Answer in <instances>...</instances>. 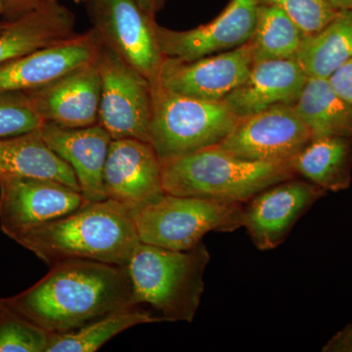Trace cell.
<instances>
[{"mask_svg": "<svg viewBox=\"0 0 352 352\" xmlns=\"http://www.w3.org/2000/svg\"><path fill=\"white\" fill-rule=\"evenodd\" d=\"M210 259L203 242L185 251L139 243L126 265L136 303L151 305L166 322L193 321Z\"/></svg>", "mask_w": 352, "mask_h": 352, "instance_id": "277c9868", "label": "cell"}, {"mask_svg": "<svg viewBox=\"0 0 352 352\" xmlns=\"http://www.w3.org/2000/svg\"><path fill=\"white\" fill-rule=\"evenodd\" d=\"M351 61L352 62V59L351 60Z\"/></svg>", "mask_w": 352, "mask_h": 352, "instance_id": "d590c367", "label": "cell"}, {"mask_svg": "<svg viewBox=\"0 0 352 352\" xmlns=\"http://www.w3.org/2000/svg\"><path fill=\"white\" fill-rule=\"evenodd\" d=\"M312 138L293 104H278L240 119L217 146L245 161L286 163Z\"/></svg>", "mask_w": 352, "mask_h": 352, "instance_id": "30bf717a", "label": "cell"}, {"mask_svg": "<svg viewBox=\"0 0 352 352\" xmlns=\"http://www.w3.org/2000/svg\"><path fill=\"white\" fill-rule=\"evenodd\" d=\"M149 143L162 162L219 144L239 118L222 101H208L153 88Z\"/></svg>", "mask_w": 352, "mask_h": 352, "instance_id": "8992f818", "label": "cell"}, {"mask_svg": "<svg viewBox=\"0 0 352 352\" xmlns=\"http://www.w3.org/2000/svg\"><path fill=\"white\" fill-rule=\"evenodd\" d=\"M259 0H231L208 24L187 31L157 25V38L164 56L191 62L249 43L256 25Z\"/></svg>", "mask_w": 352, "mask_h": 352, "instance_id": "7c38bea8", "label": "cell"}, {"mask_svg": "<svg viewBox=\"0 0 352 352\" xmlns=\"http://www.w3.org/2000/svg\"><path fill=\"white\" fill-rule=\"evenodd\" d=\"M166 322L162 316L138 307L126 308L105 315L78 330L51 333L46 352H94L116 336L142 324Z\"/></svg>", "mask_w": 352, "mask_h": 352, "instance_id": "cb8c5ba5", "label": "cell"}, {"mask_svg": "<svg viewBox=\"0 0 352 352\" xmlns=\"http://www.w3.org/2000/svg\"><path fill=\"white\" fill-rule=\"evenodd\" d=\"M162 163L164 193L243 205L263 190L296 177L289 162L245 161L217 145Z\"/></svg>", "mask_w": 352, "mask_h": 352, "instance_id": "3957f363", "label": "cell"}, {"mask_svg": "<svg viewBox=\"0 0 352 352\" xmlns=\"http://www.w3.org/2000/svg\"><path fill=\"white\" fill-rule=\"evenodd\" d=\"M103 185L106 198L132 212L164 193L163 163L147 141L112 139L104 166Z\"/></svg>", "mask_w": 352, "mask_h": 352, "instance_id": "4fadbf2b", "label": "cell"}, {"mask_svg": "<svg viewBox=\"0 0 352 352\" xmlns=\"http://www.w3.org/2000/svg\"><path fill=\"white\" fill-rule=\"evenodd\" d=\"M338 10H352V0H327Z\"/></svg>", "mask_w": 352, "mask_h": 352, "instance_id": "d6a6232c", "label": "cell"}, {"mask_svg": "<svg viewBox=\"0 0 352 352\" xmlns=\"http://www.w3.org/2000/svg\"><path fill=\"white\" fill-rule=\"evenodd\" d=\"M254 63L250 43L191 62L166 58L157 87L203 100L222 101L244 82Z\"/></svg>", "mask_w": 352, "mask_h": 352, "instance_id": "5bb4252c", "label": "cell"}, {"mask_svg": "<svg viewBox=\"0 0 352 352\" xmlns=\"http://www.w3.org/2000/svg\"><path fill=\"white\" fill-rule=\"evenodd\" d=\"M328 80L336 94L352 105V62L342 65Z\"/></svg>", "mask_w": 352, "mask_h": 352, "instance_id": "f1b7e54d", "label": "cell"}, {"mask_svg": "<svg viewBox=\"0 0 352 352\" xmlns=\"http://www.w3.org/2000/svg\"><path fill=\"white\" fill-rule=\"evenodd\" d=\"M3 18L11 22L31 13L41 6L43 0H1Z\"/></svg>", "mask_w": 352, "mask_h": 352, "instance_id": "f546056e", "label": "cell"}, {"mask_svg": "<svg viewBox=\"0 0 352 352\" xmlns=\"http://www.w3.org/2000/svg\"><path fill=\"white\" fill-rule=\"evenodd\" d=\"M87 203L80 190L34 176H0V227L13 239Z\"/></svg>", "mask_w": 352, "mask_h": 352, "instance_id": "9c48e42d", "label": "cell"}, {"mask_svg": "<svg viewBox=\"0 0 352 352\" xmlns=\"http://www.w3.org/2000/svg\"><path fill=\"white\" fill-rule=\"evenodd\" d=\"M50 268L29 289L2 298L47 332H72L112 312L138 307L126 266L76 259Z\"/></svg>", "mask_w": 352, "mask_h": 352, "instance_id": "6da1fadb", "label": "cell"}, {"mask_svg": "<svg viewBox=\"0 0 352 352\" xmlns=\"http://www.w3.org/2000/svg\"><path fill=\"white\" fill-rule=\"evenodd\" d=\"M329 352H352V324L336 333L322 349Z\"/></svg>", "mask_w": 352, "mask_h": 352, "instance_id": "4dcf8cb0", "label": "cell"}, {"mask_svg": "<svg viewBox=\"0 0 352 352\" xmlns=\"http://www.w3.org/2000/svg\"><path fill=\"white\" fill-rule=\"evenodd\" d=\"M293 105L314 138L352 139V105L336 94L327 78H308Z\"/></svg>", "mask_w": 352, "mask_h": 352, "instance_id": "603a6c76", "label": "cell"}, {"mask_svg": "<svg viewBox=\"0 0 352 352\" xmlns=\"http://www.w3.org/2000/svg\"><path fill=\"white\" fill-rule=\"evenodd\" d=\"M13 240L50 267L76 259L126 266L140 243L131 212L109 199L87 201Z\"/></svg>", "mask_w": 352, "mask_h": 352, "instance_id": "7a4b0ae2", "label": "cell"}, {"mask_svg": "<svg viewBox=\"0 0 352 352\" xmlns=\"http://www.w3.org/2000/svg\"><path fill=\"white\" fill-rule=\"evenodd\" d=\"M6 175L50 178L80 191L73 170L51 151L39 131L0 138V176Z\"/></svg>", "mask_w": 352, "mask_h": 352, "instance_id": "44dd1931", "label": "cell"}, {"mask_svg": "<svg viewBox=\"0 0 352 352\" xmlns=\"http://www.w3.org/2000/svg\"><path fill=\"white\" fill-rule=\"evenodd\" d=\"M1 18H3V7H2V1L0 0V32L6 27V23L1 22Z\"/></svg>", "mask_w": 352, "mask_h": 352, "instance_id": "836d02e7", "label": "cell"}, {"mask_svg": "<svg viewBox=\"0 0 352 352\" xmlns=\"http://www.w3.org/2000/svg\"><path fill=\"white\" fill-rule=\"evenodd\" d=\"M45 144L75 173L87 201L105 200L103 171L110 147L109 132L99 124L64 127L44 122L39 129Z\"/></svg>", "mask_w": 352, "mask_h": 352, "instance_id": "e0dca14e", "label": "cell"}, {"mask_svg": "<svg viewBox=\"0 0 352 352\" xmlns=\"http://www.w3.org/2000/svg\"><path fill=\"white\" fill-rule=\"evenodd\" d=\"M102 44L94 30L0 65V92L28 91L94 63Z\"/></svg>", "mask_w": 352, "mask_h": 352, "instance_id": "9a60e30c", "label": "cell"}, {"mask_svg": "<svg viewBox=\"0 0 352 352\" xmlns=\"http://www.w3.org/2000/svg\"><path fill=\"white\" fill-rule=\"evenodd\" d=\"M74 13L58 0L41 6L19 19L6 22L0 32V65L75 36Z\"/></svg>", "mask_w": 352, "mask_h": 352, "instance_id": "d6986e66", "label": "cell"}, {"mask_svg": "<svg viewBox=\"0 0 352 352\" xmlns=\"http://www.w3.org/2000/svg\"><path fill=\"white\" fill-rule=\"evenodd\" d=\"M92 30L104 47L159 85L166 57L157 38L156 19L136 0H88Z\"/></svg>", "mask_w": 352, "mask_h": 352, "instance_id": "52a82bcc", "label": "cell"}, {"mask_svg": "<svg viewBox=\"0 0 352 352\" xmlns=\"http://www.w3.org/2000/svg\"><path fill=\"white\" fill-rule=\"evenodd\" d=\"M296 176L326 192L349 189L352 175V139L314 138L289 161Z\"/></svg>", "mask_w": 352, "mask_h": 352, "instance_id": "ffe728a7", "label": "cell"}, {"mask_svg": "<svg viewBox=\"0 0 352 352\" xmlns=\"http://www.w3.org/2000/svg\"><path fill=\"white\" fill-rule=\"evenodd\" d=\"M307 78L296 59L254 62L244 82L222 102L243 119L278 104L295 103Z\"/></svg>", "mask_w": 352, "mask_h": 352, "instance_id": "ac0fdd59", "label": "cell"}, {"mask_svg": "<svg viewBox=\"0 0 352 352\" xmlns=\"http://www.w3.org/2000/svg\"><path fill=\"white\" fill-rule=\"evenodd\" d=\"M97 64L101 80L98 124L112 139L149 142L154 101L151 83L103 45Z\"/></svg>", "mask_w": 352, "mask_h": 352, "instance_id": "ba28073f", "label": "cell"}, {"mask_svg": "<svg viewBox=\"0 0 352 352\" xmlns=\"http://www.w3.org/2000/svg\"><path fill=\"white\" fill-rule=\"evenodd\" d=\"M303 38L300 28L282 9L259 4L256 25L249 41L254 62L296 59Z\"/></svg>", "mask_w": 352, "mask_h": 352, "instance_id": "d4e9b609", "label": "cell"}, {"mask_svg": "<svg viewBox=\"0 0 352 352\" xmlns=\"http://www.w3.org/2000/svg\"><path fill=\"white\" fill-rule=\"evenodd\" d=\"M352 59V10H340L325 28L305 36L296 62L307 78H328Z\"/></svg>", "mask_w": 352, "mask_h": 352, "instance_id": "7402d4cb", "label": "cell"}, {"mask_svg": "<svg viewBox=\"0 0 352 352\" xmlns=\"http://www.w3.org/2000/svg\"><path fill=\"white\" fill-rule=\"evenodd\" d=\"M139 241L173 251L192 249L210 232L244 226L243 204L164 193L131 212Z\"/></svg>", "mask_w": 352, "mask_h": 352, "instance_id": "5b68a950", "label": "cell"}, {"mask_svg": "<svg viewBox=\"0 0 352 352\" xmlns=\"http://www.w3.org/2000/svg\"><path fill=\"white\" fill-rule=\"evenodd\" d=\"M139 6L153 17L164 8L166 0H136Z\"/></svg>", "mask_w": 352, "mask_h": 352, "instance_id": "1f68e13d", "label": "cell"}, {"mask_svg": "<svg viewBox=\"0 0 352 352\" xmlns=\"http://www.w3.org/2000/svg\"><path fill=\"white\" fill-rule=\"evenodd\" d=\"M97 61L43 87L25 91L44 122L64 127L98 124L101 80Z\"/></svg>", "mask_w": 352, "mask_h": 352, "instance_id": "2e32d148", "label": "cell"}, {"mask_svg": "<svg viewBox=\"0 0 352 352\" xmlns=\"http://www.w3.org/2000/svg\"><path fill=\"white\" fill-rule=\"evenodd\" d=\"M327 192L296 177L259 192L243 205L244 228L259 251L276 249L296 221Z\"/></svg>", "mask_w": 352, "mask_h": 352, "instance_id": "8fae6325", "label": "cell"}, {"mask_svg": "<svg viewBox=\"0 0 352 352\" xmlns=\"http://www.w3.org/2000/svg\"><path fill=\"white\" fill-rule=\"evenodd\" d=\"M50 337L0 298V352H46Z\"/></svg>", "mask_w": 352, "mask_h": 352, "instance_id": "484cf974", "label": "cell"}, {"mask_svg": "<svg viewBox=\"0 0 352 352\" xmlns=\"http://www.w3.org/2000/svg\"><path fill=\"white\" fill-rule=\"evenodd\" d=\"M259 2L282 9L305 36L321 31L340 11L327 0H259Z\"/></svg>", "mask_w": 352, "mask_h": 352, "instance_id": "83f0119b", "label": "cell"}, {"mask_svg": "<svg viewBox=\"0 0 352 352\" xmlns=\"http://www.w3.org/2000/svg\"><path fill=\"white\" fill-rule=\"evenodd\" d=\"M43 124L25 91L0 92V138L39 131Z\"/></svg>", "mask_w": 352, "mask_h": 352, "instance_id": "4316f807", "label": "cell"}, {"mask_svg": "<svg viewBox=\"0 0 352 352\" xmlns=\"http://www.w3.org/2000/svg\"><path fill=\"white\" fill-rule=\"evenodd\" d=\"M73 1L76 3H80V2H87L88 0H73Z\"/></svg>", "mask_w": 352, "mask_h": 352, "instance_id": "e575fe53", "label": "cell"}]
</instances>
